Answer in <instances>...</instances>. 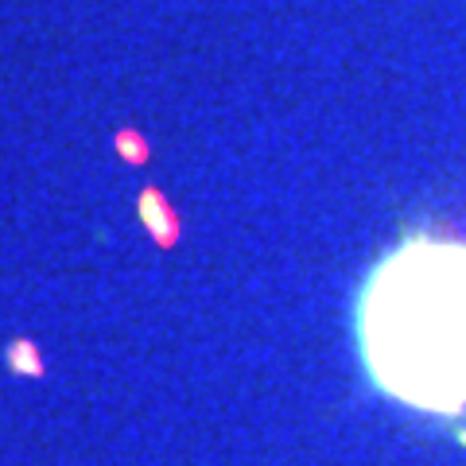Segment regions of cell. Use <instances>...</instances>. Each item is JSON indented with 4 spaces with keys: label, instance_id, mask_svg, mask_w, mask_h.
Here are the masks:
<instances>
[{
    "label": "cell",
    "instance_id": "cell-1",
    "mask_svg": "<svg viewBox=\"0 0 466 466\" xmlns=\"http://www.w3.org/2000/svg\"><path fill=\"white\" fill-rule=\"evenodd\" d=\"M361 354L373 381L431 412L466 404V245L408 241L361 291Z\"/></svg>",
    "mask_w": 466,
    "mask_h": 466
}]
</instances>
